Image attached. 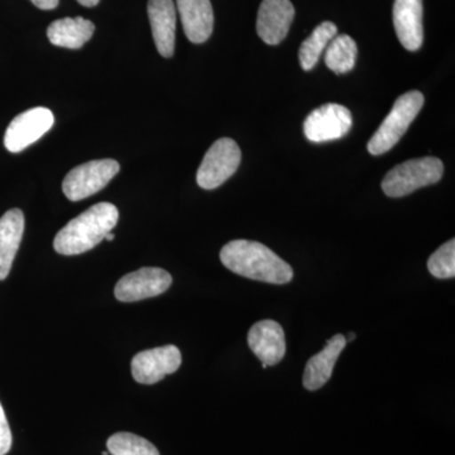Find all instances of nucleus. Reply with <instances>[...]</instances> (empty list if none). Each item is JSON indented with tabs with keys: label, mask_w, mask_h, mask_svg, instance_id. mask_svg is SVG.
I'll return each instance as SVG.
<instances>
[{
	"label": "nucleus",
	"mask_w": 455,
	"mask_h": 455,
	"mask_svg": "<svg viewBox=\"0 0 455 455\" xmlns=\"http://www.w3.org/2000/svg\"><path fill=\"white\" fill-rule=\"evenodd\" d=\"M394 26L398 41L407 51L423 46V0H395Z\"/></svg>",
	"instance_id": "ddd939ff"
},
{
	"label": "nucleus",
	"mask_w": 455,
	"mask_h": 455,
	"mask_svg": "<svg viewBox=\"0 0 455 455\" xmlns=\"http://www.w3.org/2000/svg\"><path fill=\"white\" fill-rule=\"evenodd\" d=\"M36 7L44 9V11H51L59 5V0H31Z\"/></svg>",
	"instance_id": "b1692460"
},
{
	"label": "nucleus",
	"mask_w": 455,
	"mask_h": 455,
	"mask_svg": "<svg viewBox=\"0 0 455 455\" xmlns=\"http://www.w3.org/2000/svg\"><path fill=\"white\" fill-rule=\"evenodd\" d=\"M346 338V341H347V344L350 343V341H353L355 339V338H357V335H355V333H350L348 335V337H344Z\"/></svg>",
	"instance_id": "a878e982"
},
{
	"label": "nucleus",
	"mask_w": 455,
	"mask_h": 455,
	"mask_svg": "<svg viewBox=\"0 0 455 455\" xmlns=\"http://www.w3.org/2000/svg\"><path fill=\"white\" fill-rule=\"evenodd\" d=\"M114 238H116V235H114L112 232L108 233V235H106L107 241H113Z\"/></svg>",
	"instance_id": "bb28decb"
},
{
	"label": "nucleus",
	"mask_w": 455,
	"mask_h": 455,
	"mask_svg": "<svg viewBox=\"0 0 455 455\" xmlns=\"http://www.w3.org/2000/svg\"><path fill=\"white\" fill-rule=\"evenodd\" d=\"M242 152L235 140L220 139L212 143L204 156L196 173L197 185L204 190H214L235 175L241 164Z\"/></svg>",
	"instance_id": "39448f33"
},
{
	"label": "nucleus",
	"mask_w": 455,
	"mask_h": 455,
	"mask_svg": "<svg viewBox=\"0 0 455 455\" xmlns=\"http://www.w3.org/2000/svg\"><path fill=\"white\" fill-rule=\"evenodd\" d=\"M25 232V215L11 209L0 218V281L5 280L16 259Z\"/></svg>",
	"instance_id": "f3484780"
},
{
	"label": "nucleus",
	"mask_w": 455,
	"mask_h": 455,
	"mask_svg": "<svg viewBox=\"0 0 455 455\" xmlns=\"http://www.w3.org/2000/svg\"><path fill=\"white\" fill-rule=\"evenodd\" d=\"M12 442H13V438H12L11 427H9L4 409L0 403V455L8 454L12 448Z\"/></svg>",
	"instance_id": "5701e85b"
},
{
	"label": "nucleus",
	"mask_w": 455,
	"mask_h": 455,
	"mask_svg": "<svg viewBox=\"0 0 455 455\" xmlns=\"http://www.w3.org/2000/svg\"><path fill=\"white\" fill-rule=\"evenodd\" d=\"M172 277L163 268L143 267L125 275L116 283L114 293L122 302L155 298L170 289Z\"/></svg>",
	"instance_id": "1a4fd4ad"
},
{
	"label": "nucleus",
	"mask_w": 455,
	"mask_h": 455,
	"mask_svg": "<svg viewBox=\"0 0 455 455\" xmlns=\"http://www.w3.org/2000/svg\"><path fill=\"white\" fill-rule=\"evenodd\" d=\"M424 100V95L418 90H411L398 97L390 114L386 116L385 121L368 142L367 148L370 154L379 156L394 148L423 109Z\"/></svg>",
	"instance_id": "7ed1b4c3"
},
{
	"label": "nucleus",
	"mask_w": 455,
	"mask_h": 455,
	"mask_svg": "<svg viewBox=\"0 0 455 455\" xmlns=\"http://www.w3.org/2000/svg\"><path fill=\"white\" fill-rule=\"evenodd\" d=\"M295 8L290 0H263L257 14V35L265 44H281L290 31Z\"/></svg>",
	"instance_id": "f8f14e48"
},
{
	"label": "nucleus",
	"mask_w": 455,
	"mask_h": 455,
	"mask_svg": "<svg viewBox=\"0 0 455 455\" xmlns=\"http://www.w3.org/2000/svg\"><path fill=\"white\" fill-rule=\"evenodd\" d=\"M108 451L112 455H160L151 442L131 433H116L107 442Z\"/></svg>",
	"instance_id": "412c9836"
},
{
	"label": "nucleus",
	"mask_w": 455,
	"mask_h": 455,
	"mask_svg": "<svg viewBox=\"0 0 455 455\" xmlns=\"http://www.w3.org/2000/svg\"><path fill=\"white\" fill-rule=\"evenodd\" d=\"M181 361V352L175 346L145 350L132 359V376L142 385H154L176 372Z\"/></svg>",
	"instance_id": "9d476101"
},
{
	"label": "nucleus",
	"mask_w": 455,
	"mask_h": 455,
	"mask_svg": "<svg viewBox=\"0 0 455 455\" xmlns=\"http://www.w3.org/2000/svg\"><path fill=\"white\" fill-rule=\"evenodd\" d=\"M220 260L230 271L251 280L284 284L291 283L293 278L291 266L259 242L245 239L229 242L221 248Z\"/></svg>",
	"instance_id": "f257e3e1"
},
{
	"label": "nucleus",
	"mask_w": 455,
	"mask_h": 455,
	"mask_svg": "<svg viewBox=\"0 0 455 455\" xmlns=\"http://www.w3.org/2000/svg\"><path fill=\"white\" fill-rule=\"evenodd\" d=\"M119 220V212L110 203H99L68 221L57 233L53 248L59 254L76 256L88 252L106 239Z\"/></svg>",
	"instance_id": "f03ea898"
},
{
	"label": "nucleus",
	"mask_w": 455,
	"mask_h": 455,
	"mask_svg": "<svg viewBox=\"0 0 455 455\" xmlns=\"http://www.w3.org/2000/svg\"><path fill=\"white\" fill-rule=\"evenodd\" d=\"M101 455H109V451H103V453H101Z\"/></svg>",
	"instance_id": "cd10ccee"
},
{
	"label": "nucleus",
	"mask_w": 455,
	"mask_h": 455,
	"mask_svg": "<svg viewBox=\"0 0 455 455\" xmlns=\"http://www.w3.org/2000/svg\"><path fill=\"white\" fill-rule=\"evenodd\" d=\"M444 164L436 157L415 158L397 164L386 175L382 190L390 197L410 196L418 188L436 184L443 178Z\"/></svg>",
	"instance_id": "20e7f679"
},
{
	"label": "nucleus",
	"mask_w": 455,
	"mask_h": 455,
	"mask_svg": "<svg viewBox=\"0 0 455 455\" xmlns=\"http://www.w3.org/2000/svg\"><path fill=\"white\" fill-rule=\"evenodd\" d=\"M427 269L434 277L453 278L455 276V241L451 239L431 254Z\"/></svg>",
	"instance_id": "4be33fe9"
},
{
	"label": "nucleus",
	"mask_w": 455,
	"mask_h": 455,
	"mask_svg": "<svg viewBox=\"0 0 455 455\" xmlns=\"http://www.w3.org/2000/svg\"><path fill=\"white\" fill-rule=\"evenodd\" d=\"M185 35L193 44H204L214 29L211 0H176Z\"/></svg>",
	"instance_id": "2eb2a0df"
},
{
	"label": "nucleus",
	"mask_w": 455,
	"mask_h": 455,
	"mask_svg": "<svg viewBox=\"0 0 455 455\" xmlns=\"http://www.w3.org/2000/svg\"><path fill=\"white\" fill-rule=\"evenodd\" d=\"M147 12H148L156 47L161 56L170 59L175 52V3L173 0H148Z\"/></svg>",
	"instance_id": "4468645a"
},
{
	"label": "nucleus",
	"mask_w": 455,
	"mask_h": 455,
	"mask_svg": "<svg viewBox=\"0 0 455 455\" xmlns=\"http://www.w3.org/2000/svg\"><path fill=\"white\" fill-rule=\"evenodd\" d=\"M119 164L110 158L89 161L75 167L66 175L62 181V190L71 202H80L106 188L119 172Z\"/></svg>",
	"instance_id": "423d86ee"
},
{
	"label": "nucleus",
	"mask_w": 455,
	"mask_h": 455,
	"mask_svg": "<svg viewBox=\"0 0 455 455\" xmlns=\"http://www.w3.org/2000/svg\"><path fill=\"white\" fill-rule=\"evenodd\" d=\"M248 346L262 362L263 370L268 366H276L286 355L283 326L274 320L256 323L248 333Z\"/></svg>",
	"instance_id": "9b49d317"
},
{
	"label": "nucleus",
	"mask_w": 455,
	"mask_h": 455,
	"mask_svg": "<svg viewBox=\"0 0 455 455\" xmlns=\"http://www.w3.org/2000/svg\"><path fill=\"white\" fill-rule=\"evenodd\" d=\"M55 124V116L47 108H32L17 116L11 122L4 136V146L9 152L18 154L37 142Z\"/></svg>",
	"instance_id": "6e6552de"
},
{
	"label": "nucleus",
	"mask_w": 455,
	"mask_h": 455,
	"mask_svg": "<svg viewBox=\"0 0 455 455\" xmlns=\"http://www.w3.org/2000/svg\"><path fill=\"white\" fill-rule=\"evenodd\" d=\"M94 32V23L85 18H62L51 23L47 37L55 46L79 50L92 37Z\"/></svg>",
	"instance_id": "a211bd4d"
},
{
	"label": "nucleus",
	"mask_w": 455,
	"mask_h": 455,
	"mask_svg": "<svg viewBox=\"0 0 455 455\" xmlns=\"http://www.w3.org/2000/svg\"><path fill=\"white\" fill-rule=\"evenodd\" d=\"M77 2L84 5V7L92 8L95 7V5H98L100 0H77Z\"/></svg>",
	"instance_id": "393cba45"
},
{
	"label": "nucleus",
	"mask_w": 455,
	"mask_h": 455,
	"mask_svg": "<svg viewBox=\"0 0 455 455\" xmlns=\"http://www.w3.org/2000/svg\"><path fill=\"white\" fill-rule=\"evenodd\" d=\"M357 55V44L350 36H335L325 49V64L335 74L349 73L355 66Z\"/></svg>",
	"instance_id": "aec40b11"
},
{
	"label": "nucleus",
	"mask_w": 455,
	"mask_h": 455,
	"mask_svg": "<svg viewBox=\"0 0 455 455\" xmlns=\"http://www.w3.org/2000/svg\"><path fill=\"white\" fill-rule=\"evenodd\" d=\"M346 346L344 335L335 334L331 340L326 341L325 348L322 352L309 359L305 367L304 379H302L307 390H319L331 379L335 363Z\"/></svg>",
	"instance_id": "dca6fc26"
},
{
	"label": "nucleus",
	"mask_w": 455,
	"mask_h": 455,
	"mask_svg": "<svg viewBox=\"0 0 455 455\" xmlns=\"http://www.w3.org/2000/svg\"><path fill=\"white\" fill-rule=\"evenodd\" d=\"M352 123V114L348 108L329 103L317 108L307 116L304 133L310 142H331L347 136Z\"/></svg>",
	"instance_id": "0eeeda50"
},
{
	"label": "nucleus",
	"mask_w": 455,
	"mask_h": 455,
	"mask_svg": "<svg viewBox=\"0 0 455 455\" xmlns=\"http://www.w3.org/2000/svg\"><path fill=\"white\" fill-rule=\"evenodd\" d=\"M337 26L333 22H329V20L320 23L311 32L309 37L302 42L300 51H299V60H300L302 70L310 71L315 68L320 56L337 36Z\"/></svg>",
	"instance_id": "6ab92c4d"
}]
</instances>
